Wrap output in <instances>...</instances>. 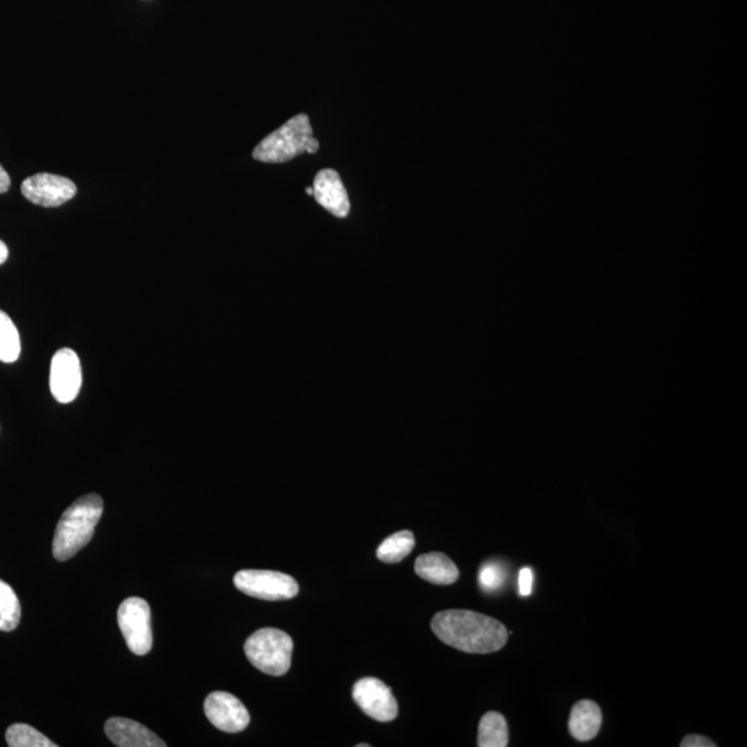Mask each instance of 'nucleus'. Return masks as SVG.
Listing matches in <instances>:
<instances>
[{
	"label": "nucleus",
	"mask_w": 747,
	"mask_h": 747,
	"mask_svg": "<svg viewBox=\"0 0 747 747\" xmlns=\"http://www.w3.org/2000/svg\"><path fill=\"white\" fill-rule=\"evenodd\" d=\"M431 627L440 641L465 653L497 652L508 641V630L503 623L472 611L439 612Z\"/></svg>",
	"instance_id": "1"
},
{
	"label": "nucleus",
	"mask_w": 747,
	"mask_h": 747,
	"mask_svg": "<svg viewBox=\"0 0 747 747\" xmlns=\"http://www.w3.org/2000/svg\"><path fill=\"white\" fill-rule=\"evenodd\" d=\"M246 658L262 673L279 677L292 668L294 642L286 631L261 628L246 639Z\"/></svg>",
	"instance_id": "4"
},
{
	"label": "nucleus",
	"mask_w": 747,
	"mask_h": 747,
	"mask_svg": "<svg viewBox=\"0 0 747 747\" xmlns=\"http://www.w3.org/2000/svg\"><path fill=\"white\" fill-rule=\"evenodd\" d=\"M10 747H56V744L29 724H14L7 730Z\"/></svg>",
	"instance_id": "19"
},
{
	"label": "nucleus",
	"mask_w": 747,
	"mask_h": 747,
	"mask_svg": "<svg viewBox=\"0 0 747 747\" xmlns=\"http://www.w3.org/2000/svg\"><path fill=\"white\" fill-rule=\"evenodd\" d=\"M8 257H9L8 245L4 244L3 241H0V265H3V263L8 261Z\"/></svg>",
	"instance_id": "24"
},
{
	"label": "nucleus",
	"mask_w": 747,
	"mask_h": 747,
	"mask_svg": "<svg viewBox=\"0 0 747 747\" xmlns=\"http://www.w3.org/2000/svg\"><path fill=\"white\" fill-rule=\"evenodd\" d=\"M234 585L241 593L265 601L292 600L299 593L297 580L274 571H240L234 576Z\"/></svg>",
	"instance_id": "6"
},
{
	"label": "nucleus",
	"mask_w": 747,
	"mask_h": 747,
	"mask_svg": "<svg viewBox=\"0 0 747 747\" xmlns=\"http://www.w3.org/2000/svg\"><path fill=\"white\" fill-rule=\"evenodd\" d=\"M21 353V341L18 327L9 315L0 310V362H18Z\"/></svg>",
	"instance_id": "17"
},
{
	"label": "nucleus",
	"mask_w": 747,
	"mask_h": 747,
	"mask_svg": "<svg viewBox=\"0 0 747 747\" xmlns=\"http://www.w3.org/2000/svg\"><path fill=\"white\" fill-rule=\"evenodd\" d=\"M681 747H716L713 740L702 735H690L682 739Z\"/></svg>",
	"instance_id": "22"
},
{
	"label": "nucleus",
	"mask_w": 747,
	"mask_h": 747,
	"mask_svg": "<svg viewBox=\"0 0 747 747\" xmlns=\"http://www.w3.org/2000/svg\"><path fill=\"white\" fill-rule=\"evenodd\" d=\"M419 578L437 585L454 584L460 578L459 568L442 552L422 553L416 561Z\"/></svg>",
	"instance_id": "13"
},
{
	"label": "nucleus",
	"mask_w": 747,
	"mask_h": 747,
	"mask_svg": "<svg viewBox=\"0 0 747 747\" xmlns=\"http://www.w3.org/2000/svg\"><path fill=\"white\" fill-rule=\"evenodd\" d=\"M118 626L121 628L128 648L134 655L144 657L153 648L152 609L147 601L131 596L118 609Z\"/></svg>",
	"instance_id": "5"
},
{
	"label": "nucleus",
	"mask_w": 747,
	"mask_h": 747,
	"mask_svg": "<svg viewBox=\"0 0 747 747\" xmlns=\"http://www.w3.org/2000/svg\"><path fill=\"white\" fill-rule=\"evenodd\" d=\"M535 574L530 568H524L519 572L518 591L520 596H529L534 593Z\"/></svg>",
	"instance_id": "21"
},
{
	"label": "nucleus",
	"mask_w": 747,
	"mask_h": 747,
	"mask_svg": "<svg viewBox=\"0 0 747 747\" xmlns=\"http://www.w3.org/2000/svg\"><path fill=\"white\" fill-rule=\"evenodd\" d=\"M369 746H370V745H365V744H360V745H358V747H369Z\"/></svg>",
	"instance_id": "26"
},
{
	"label": "nucleus",
	"mask_w": 747,
	"mask_h": 747,
	"mask_svg": "<svg viewBox=\"0 0 747 747\" xmlns=\"http://www.w3.org/2000/svg\"><path fill=\"white\" fill-rule=\"evenodd\" d=\"M314 197L319 206L337 218H347L351 211L348 191L340 174L334 169L317 172L314 182Z\"/></svg>",
	"instance_id": "11"
},
{
	"label": "nucleus",
	"mask_w": 747,
	"mask_h": 747,
	"mask_svg": "<svg viewBox=\"0 0 747 747\" xmlns=\"http://www.w3.org/2000/svg\"><path fill=\"white\" fill-rule=\"evenodd\" d=\"M21 193L36 206L56 208L73 200L77 195V186L64 176L37 174L24 180Z\"/></svg>",
	"instance_id": "8"
},
{
	"label": "nucleus",
	"mask_w": 747,
	"mask_h": 747,
	"mask_svg": "<svg viewBox=\"0 0 747 747\" xmlns=\"http://www.w3.org/2000/svg\"><path fill=\"white\" fill-rule=\"evenodd\" d=\"M204 712L213 727L223 733H241L249 727L251 722L250 713L243 702L228 692L209 693L204 703Z\"/></svg>",
	"instance_id": "10"
},
{
	"label": "nucleus",
	"mask_w": 747,
	"mask_h": 747,
	"mask_svg": "<svg viewBox=\"0 0 747 747\" xmlns=\"http://www.w3.org/2000/svg\"><path fill=\"white\" fill-rule=\"evenodd\" d=\"M106 734L120 747H165L166 744L144 725L133 719L112 717L106 723Z\"/></svg>",
	"instance_id": "12"
},
{
	"label": "nucleus",
	"mask_w": 747,
	"mask_h": 747,
	"mask_svg": "<svg viewBox=\"0 0 747 747\" xmlns=\"http://www.w3.org/2000/svg\"><path fill=\"white\" fill-rule=\"evenodd\" d=\"M416 547V539L411 531L402 530L381 542L377 558L385 563H397L410 556Z\"/></svg>",
	"instance_id": "16"
},
{
	"label": "nucleus",
	"mask_w": 747,
	"mask_h": 747,
	"mask_svg": "<svg viewBox=\"0 0 747 747\" xmlns=\"http://www.w3.org/2000/svg\"><path fill=\"white\" fill-rule=\"evenodd\" d=\"M83 385V369L78 354L64 348L53 356L51 365V391L58 403L67 405L77 399Z\"/></svg>",
	"instance_id": "9"
},
{
	"label": "nucleus",
	"mask_w": 747,
	"mask_h": 747,
	"mask_svg": "<svg viewBox=\"0 0 747 747\" xmlns=\"http://www.w3.org/2000/svg\"><path fill=\"white\" fill-rule=\"evenodd\" d=\"M306 193H308L309 196H314V187H308V189H306Z\"/></svg>",
	"instance_id": "25"
},
{
	"label": "nucleus",
	"mask_w": 747,
	"mask_h": 747,
	"mask_svg": "<svg viewBox=\"0 0 747 747\" xmlns=\"http://www.w3.org/2000/svg\"><path fill=\"white\" fill-rule=\"evenodd\" d=\"M352 697L354 703L375 722H394L399 714V706L391 688L373 677L359 680L353 686Z\"/></svg>",
	"instance_id": "7"
},
{
	"label": "nucleus",
	"mask_w": 747,
	"mask_h": 747,
	"mask_svg": "<svg viewBox=\"0 0 747 747\" xmlns=\"http://www.w3.org/2000/svg\"><path fill=\"white\" fill-rule=\"evenodd\" d=\"M10 185H12V180H10L8 172L0 165V195L7 193L10 189Z\"/></svg>",
	"instance_id": "23"
},
{
	"label": "nucleus",
	"mask_w": 747,
	"mask_h": 747,
	"mask_svg": "<svg viewBox=\"0 0 747 747\" xmlns=\"http://www.w3.org/2000/svg\"><path fill=\"white\" fill-rule=\"evenodd\" d=\"M509 744L507 719L503 714L488 712L482 717L480 733H477V746L480 747H505Z\"/></svg>",
	"instance_id": "15"
},
{
	"label": "nucleus",
	"mask_w": 747,
	"mask_h": 747,
	"mask_svg": "<svg viewBox=\"0 0 747 747\" xmlns=\"http://www.w3.org/2000/svg\"><path fill=\"white\" fill-rule=\"evenodd\" d=\"M21 605L18 594L0 580V631H13L19 627Z\"/></svg>",
	"instance_id": "18"
},
{
	"label": "nucleus",
	"mask_w": 747,
	"mask_h": 747,
	"mask_svg": "<svg viewBox=\"0 0 747 747\" xmlns=\"http://www.w3.org/2000/svg\"><path fill=\"white\" fill-rule=\"evenodd\" d=\"M103 509V498L95 493L78 498L66 509L58 520L53 539V556L57 561H68L88 546Z\"/></svg>",
	"instance_id": "2"
},
{
	"label": "nucleus",
	"mask_w": 747,
	"mask_h": 747,
	"mask_svg": "<svg viewBox=\"0 0 747 747\" xmlns=\"http://www.w3.org/2000/svg\"><path fill=\"white\" fill-rule=\"evenodd\" d=\"M505 582V571L498 563L488 562L481 568L480 584L487 593H494L503 587Z\"/></svg>",
	"instance_id": "20"
},
{
	"label": "nucleus",
	"mask_w": 747,
	"mask_h": 747,
	"mask_svg": "<svg viewBox=\"0 0 747 747\" xmlns=\"http://www.w3.org/2000/svg\"><path fill=\"white\" fill-rule=\"evenodd\" d=\"M602 724V712L595 702L584 699L573 706L569 718V730L579 741L593 740L598 735Z\"/></svg>",
	"instance_id": "14"
},
{
	"label": "nucleus",
	"mask_w": 747,
	"mask_h": 747,
	"mask_svg": "<svg viewBox=\"0 0 747 747\" xmlns=\"http://www.w3.org/2000/svg\"><path fill=\"white\" fill-rule=\"evenodd\" d=\"M319 149L310 118L298 114L263 139L252 152V157L260 163L284 164L300 154H316Z\"/></svg>",
	"instance_id": "3"
}]
</instances>
